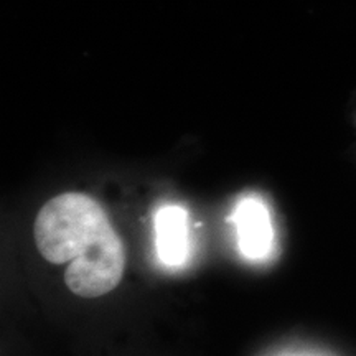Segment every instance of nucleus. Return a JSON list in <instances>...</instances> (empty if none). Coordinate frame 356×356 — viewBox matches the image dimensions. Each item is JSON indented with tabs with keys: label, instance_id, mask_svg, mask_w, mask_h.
<instances>
[{
	"label": "nucleus",
	"instance_id": "f03ea898",
	"mask_svg": "<svg viewBox=\"0 0 356 356\" xmlns=\"http://www.w3.org/2000/svg\"><path fill=\"white\" fill-rule=\"evenodd\" d=\"M231 221L236 226L238 246L244 257L251 261H262L273 252V218L267 204L261 198H243L236 204Z\"/></svg>",
	"mask_w": 356,
	"mask_h": 356
},
{
	"label": "nucleus",
	"instance_id": "f257e3e1",
	"mask_svg": "<svg viewBox=\"0 0 356 356\" xmlns=\"http://www.w3.org/2000/svg\"><path fill=\"white\" fill-rule=\"evenodd\" d=\"M33 236L48 262H68L65 282L76 296L95 299L121 282L126 267L122 239L89 195L70 191L44 203L35 220Z\"/></svg>",
	"mask_w": 356,
	"mask_h": 356
},
{
	"label": "nucleus",
	"instance_id": "7ed1b4c3",
	"mask_svg": "<svg viewBox=\"0 0 356 356\" xmlns=\"http://www.w3.org/2000/svg\"><path fill=\"white\" fill-rule=\"evenodd\" d=\"M155 249L165 266H184L190 256L188 213L180 204H165L155 213Z\"/></svg>",
	"mask_w": 356,
	"mask_h": 356
}]
</instances>
